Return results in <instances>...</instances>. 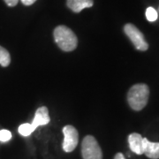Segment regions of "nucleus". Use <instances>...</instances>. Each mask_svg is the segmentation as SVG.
<instances>
[{
	"label": "nucleus",
	"instance_id": "nucleus-1",
	"mask_svg": "<svg viewBox=\"0 0 159 159\" xmlns=\"http://www.w3.org/2000/svg\"><path fill=\"white\" fill-rule=\"evenodd\" d=\"M149 97V89L148 85L140 83L131 88L127 93V102L133 110L142 111L148 103Z\"/></svg>",
	"mask_w": 159,
	"mask_h": 159
},
{
	"label": "nucleus",
	"instance_id": "nucleus-2",
	"mask_svg": "<svg viewBox=\"0 0 159 159\" xmlns=\"http://www.w3.org/2000/svg\"><path fill=\"white\" fill-rule=\"evenodd\" d=\"M53 35L56 43L62 51L69 52L76 49L78 39L72 29L61 25L54 29Z\"/></svg>",
	"mask_w": 159,
	"mask_h": 159
},
{
	"label": "nucleus",
	"instance_id": "nucleus-3",
	"mask_svg": "<svg viewBox=\"0 0 159 159\" xmlns=\"http://www.w3.org/2000/svg\"><path fill=\"white\" fill-rule=\"evenodd\" d=\"M81 154L83 159H102V149L92 135L84 137L81 143Z\"/></svg>",
	"mask_w": 159,
	"mask_h": 159
},
{
	"label": "nucleus",
	"instance_id": "nucleus-4",
	"mask_svg": "<svg viewBox=\"0 0 159 159\" xmlns=\"http://www.w3.org/2000/svg\"><path fill=\"white\" fill-rule=\"evenodd\" d=\"M124 32L127 35V37L131 40V42L134 43V45L137 50L142 51L148 50V44L144 38V35L134 25L131 23L125 24L124 27Z\"/></svg>",
	"mask_w": 159,
	"mask_h": 159
},
{
	"label": "nucleus",
	"instance_id": "nucleus-5",
	"mask_svg": "<svg viewBox=\"0 0 159 159\" xmlns=\"http://www.w3.org/2000/svg\"><path fill=\"white\" fill-rule=\"evenodd\" d=\"M64 141H63V149L65 152H72L75 149L79 142V134L76 128L73 125H66L63 128Z\"/></svg>",
	"mask_w": 159,
	"mask_h": 159
},
{
	"label": "nucleus",
	"instance_id": "nucleus-6",
	"mask_svg": "<svg viewBox=\"0 0 159 159\" xmlns=\"http://www.w3.org/2000/svg\"><path fill=\"white\" fill-rule=\"evenodd\" d=\"M51 121L50 116H49V111L48 108L45 106L40 107L36 110L35 114H34V119L32 123H30L33 129L35 130L40 125H45Z\"/></svg>",
	"mask_w": 159,
	"mask_h": 159
},
{
	"label": "nucleus",
	"instance_id": "nucleus-7",
	"mask_svg": "<svg viewBox=\"0 0 159 159\" xmlns=\"http://www.w3.org/2000/svg\"><path fill=\"white\" fill-rule=\"evenodd\" d=\"M128 143L131 150L137 155L143 154V138L137 133H133L128 136Z\"/></svg>",
	"mask_w": 159,
	"mask_h": 159
},
{
	"label": "nucleus",
	"instance_id": "nucleus-8",
	"mask_svg": "<svg viewBox=\"0 0 159 159\" xmlns=\"http://www.w3.org/2000/svg\"><path fill=\"white\" fill-rule=\"evenodd\" d=\"M143 154L148 158H159V142H151L147 138H143Z\"/></svg>",
	"mask_w": 159,
	"mask_h": 159
},
{
	"label": "nucleus",
	"instance_id": "nucleus-9",
	"mask_svg": "<svg viewBox=\"0 0 159 159\" xmlns=\"http://www.w3.org/2000/svg\"><path fill=\"white\" fill-rule=\"evenodd\" d=\"M66 5L70 10L74 12H80L85 8L92 7L94 5L93 0H67Z\"/></svg>",
	"mask_w": 159,
	"mask_h": 159
},
{
	"label": "nucleus",
	"instance_id": "nucleus-10",
	"mask_svg": "<svg viewBox=\"0 0 159 159\" xmlns=\"http://www.w3.org/2000/svg\"><path fill=\"white\" fill-rule=\"evenodd\" d=\"M11 63V56L8 51L4 47L0 46V66L6 67Z\"/></svg>",
	"mask_w": 159,
	"mask_h": 159
},
{
	"label": "nucleus",
	"instance_id": "nucleus-11",
	"mask_svg": "<svg viewBox=\"0 0 159 159\" xmlns=\"http://www.w3.org/2000/svg\"><path fill=\"white\" fill-rule=\"evenodd\" d=\"M18 131H19L20 134H21L22 136H29L34 130L33 129L30 123H25V124H22L19 126Z\"/></svg>",
	"mask_w": 159,
	"mask_h": 159
},
{
	"label": "nucleus",
	"instance_id": "nucleus-12",
	"mask_svg": "<svg viewBox=\"0 0 159 159\" xmlns=\"http://www.w3.org/2000/svg\"><path fill=\"white\" fill-rule=\"evenodd\" d=\"M157 17H158L157 12L153 7H148V9L146 10V18H147L148 21L153 22V21L157 20Z\"/></svg>",
	"mask_w": 159,
	"mask_h": 159
},
{
	"label": "nucleus",
	"instance_id": "nucleus-13",
	"mask_svg": "<svg viewBox=\"0 0 159 159\" xmlns=\"http://www.w3.org/2000/svg\"><path fill=\"white\" fill-rule=\"evenodd\" d=\"M11 138V134L10 131L6 130V129H3V130H0V142H6L10 141Z\"/></svg>",
	"mask_w": 159,
	"mask_h": 159
},
{
	"label": "nucleus",
	"instance_id": "nucleus-14",
	"mask_svg": "<svg viewBox=\"0 0 159 159\" xmlns=\"http://www.w3.org/2000/svg\"><path fill=\"white\" fill-rule=\"evenodd\" d=\"M6 4L10 7H13V6H16L19 3V0H5Z\"/></svg>",
	"mask_w": 159,
	"mask_h": 159
},
{
	"label": "nucleus",
	"instance_id": "nucleus-15",
	"mask_svg": "<svg viewBox=\"0 0 159 159\" xmlns=\"http://www.w3.org/2000/svg\"><path fill=\"white\" fill-rule=\"evenodd\" d=\"M24 6H32L36 0H20Z\"/></svg>",
	"mask_w": 159,
	"mask_h": 159
},
{
	"label": "nucleus",
	"instance_id": "nucleus-16",
	"mask_svg": "<svg viewBox=\"0 0 159 159\" xmlns=\"http://www.w3.org/2000/svg\"><path fill=\"white\" fill-rule=\"evenodd\" d=\"M114 159H125V157H124V155L122 153H118L116 154V156H115V157Z\"/></svg>",
	"mask_w": 159,
	"mask_h": 159
}]
</instances>
